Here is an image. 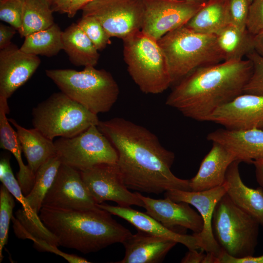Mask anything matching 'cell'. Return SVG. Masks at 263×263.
I'll use <instances>...</instances> for the list:
<instances>
[{
  "mask_svg": "<svg viewBox=\"0 0 263 263\" xmlns=\"http://www.w3.org/2000/svg\"><path fill=\"white\" fill-rule=\"evenodd\" d=\"M97 126L116 149V165L128 188L156 194L171 189L191 191L189 180L171 172L174 153L147 128L120 117L99 121Z\"/></svg>",
  "mask_w": 263,
  "mask_h": 263,
  "instance_id": "6da1fadb",
  "label": "cell"
},
{
  "mask_svg": "<svg viewBox=\"0 0 263 263\" xmlns=\"http://www.w3.org/2000/svg\"><path fill=\"white\" fill-rule=\"evenodd\" d=\"M252 72L247 58L197 68L175 84L166 104L188 118L208 121L217 109L244 93Z\"/></svg>",
  "mask_w": 263,
  "mask_h": 263,
  "instance_id": "7a4b0ae2",
  "label": "cell"
},
{
  "mask_svg": "<svg viewBox=\"0 0 263 263\" xmlns=\"http://www.w3.org/2000/svg\"><path fill=\"white\" fill-rule=\"evenodd\" d=\"M39 212L40 220L55 236L59 246L84 254L122 243L132 234L110 213L98 207L72 209L43 206Z\"/></svg>",
  "mask_w": 263,
  "mask_h": 263,
  "instance_id": "3957f363",
  "label": "cell"
},
{
  "mask_svg": "<svg viewBox=\"0 0 263 263\" xmlns=\"http://www.w3.org/2000/svg\"><path fill=\"white\" fill-rule=\"evenodd\" d=\"M166 57L171 85L194 70L223 61L216 35L183 26L157 40Z\"/></svg>",
  "mask_w": 263,
  "mask_h": 263,
  "instance_id": "277c9868",
  "label": "cell"
},
{
  "mask_svg": "<svg viewBox=\"0 0 263 263\" xmlns=\"http://www.w3.org/2000/svg\"><path fill=\"white\" fill-rule=\"evenodd\" d=\"M45 73L61 92L94 114L108 112L118 99L119 86L104 69L87 66L80 71L48 69Z\"/></svg>",
  "mask_w": 263,
  "mask_h": 263,
  "instance_id": "5b68a950",
  "label": "cell"
},
{
  "mask_svg": "<svg viewBox=\"0 0 263 263\" xmlns=\"http://www.w3.org/2000/svg\"><path fill=\"white\" fill-rule=\"evenodd\" d=\"M122 40L128 71L140 90L147 94L166 90L171 81L166 57L158 41L141 30Z\"/></svg>",
  "mask_w": 263,
  "mask_h": 263,
  "instance_id": "8992f818",
  "label": "cell"
},
{
  "mask_svg": "<svg viewBox=\"0 0 263 263\" xmlns=\"http://www.w3.org/2000/svg\"><path fill=\"white\" fill-rule=\"evenodd\" d=\"M32 114L34 128L52 140L58 136L73 137L99 122L97 114L62 92L38 104Z\"/></svg>",
  "mask_w": 263,
  "mask_h": 263,
  "instance_id": "52a82bcc",
  "label": "cell"
},
{
  "mask_svg": "<svg viewBox=\"0 0 263 263\" xmlns=\"http://www.w3.org/2000/svg\"><path fill=\"white\" fill-rule=\"evenodd\" d=\"M260 224L236 206L225 193L216 204L212 220L214 238L222 249L237 258L253 256Z\"/></svg>",
  "mask_w": 263,
  "mask_h": 263,
  "instance_id": "ba28073f",
  "label": "cell"
},
{
  "mask_svg": "<svg viewBox=\"0 0 263 263\" xmlns=\"http://www.w3.org/2000/svg\"><path fill=\"white\" fill-rule=\"evenodd\" d=\"M56 155L61 163L79 171L102 164H116L117 151L97 125L71 138L54 142Z\"/></svg>",
  "mask_w": 263,
  "mask_h": 263,
  "instance_id": "9c48e42d",
  "label": "cell"
},
{
  "mask_svg": "<svg viewBox=\"0 0 263 263\" xmlns=\"http://www.w3.org/2000/svg\"><path fill=\"white\" fill-rule=\"evenodd\" d=\"M61 164L59 159L55 155L48 159L37 171L34 186L25 196L27 212L25 213L19 209L15 212V217H12L14 231L19 238L46 240L51 236L50 231L42 222L38 213Z\"/></svg>",
  "mask_w": 263,
  "mask_h": 263,
  "instance_id": "30bf717a",
  "label": "cell"
},
{
  "mask_svg": "<svg viewBox=\"0 0 263 263\" xmlns=\"http://www.w3.org/2000/svg\"><path fill=\"white\" fill-rule=\"evenodd\" d=\"M81 10L82 16L98 20L111 38L122 39L141 29L142 0H93Z\"/></svg>",
  "mask_w": 263,
  "mask_h": 263,
  "instance_id": "8fae6325",
  "label": "cell"
},
{
  "mask_svg": "<svg viewBox=\"0 0 263 263\" xmlns=\"http://www.w3.org/2000/svg\"><path fill=\"white\" fill-rule=\"evenodd\" d=\"M206 2L186 0H142L141 31L158 40L166 34L185 26Z\"/></svg>",
  "mask_w": 263,
  "mask_h": 263,
  "instance_id": "7c38bea8",
  "label": "cell"
},
{
  "mask_svg": "<svg viewBox=\"0 0 263 263\" xmlns=\"http://www.w3.org/2000/svg\"><path fill=\"white\" fill-rule=\"evenodd\" d=\"M79 171L97 204L112 201L120 207L135 205L144 207V203L136 192L129 190L116 164H102Z\"/></svg>",
  "mask_w": 263,
  "mask_h": 263,
  "instance_id": "4fadbf2b",
  "label": "cell"
},
{
  "mask_svg": "<svg viewBox=\"0 0 263 263\" xmlns=\"http://www.w3.org/2000/svg\"><path fill=\"white\" fill-rule=\"evenodd\" d=\"M227 183L201 191L171 189L165 192V197L176 202H183L196 208L203 221L201 232L193 234L198 238L200 249L213 254L217 259L223 250L217 243L212 232V220L215 206L226 193Z\"/></svg>",
  "mask_w": 263,
  "mask_h": 263,
  "instance_id": "5bb4252c",
  "label": "cell"
},
{
  "mask_svg": "<svg viewBox=\"0 0 263 263\" xmlns=\"http://www.w3.org/2000/svg\"><path fill=\"white\" fill-rule=\"evenodd\" d=\"M43 206L72 209L97 207L79 170L61 163Z\"/></svg>",
  "mask_w": 263,
  "mask_h": 263,
  "instance_id": "9a60e30c",
  "label": "cell"
},
{
  "mask_svg": "<svg viewBox=\"0 0 263 263\" xmlns=\"http://www.w3.org/2000/svg\"><path fill=\"white\" fill-rule=\"evenodd\" d=\"M208 121L229 130H263V96L243 93L217 109Z\"/></svg>",
  "mask_w": 263,
  "mask_h": 263,
  "instance_id": "2e32d148",
  "label": "cell"
},
{
  "mask_svg": "<svg viewBox=\"0 0 263 263\" xmlns=\"http://www.w3.org/2000/svg\"><path fill=\"white\" fill-rule=\"evenodd\" d=\"M41 62L38 56L11 43L0 50V97L8 99L32 76Z\"/></svg>",
  "mask_w": 263,
  "mask_h": 263,
  "instance_id": "e0dca14e",
  "label": "cell"
},
{
  "mask_svg": "<svg viewBox=\"0 0 263 263\" xmlns=\"http://www.w3.org/2000/svg\"><path fill=\"white\" fill-rule=\"evenodd\" d=\"M135 192L144 203L146 213L168 228L175 231V228L179 227L188 229L194 233H199L202 230L203 219L189 204L174 202L167 197L164 199H153Z\"/></svg>",
  "mask_w": 263,
  "mask_h": 263,
  "instance_id": "ac0fdd59",
  "label": "cell"
},
{
  "mask_svg": "<svg viewBox=\"0 0 263 263\" xmlns=\"http://www.w3.org/2000/svg\"><path fill=\"white\" fill-rule=\"evenodd\" d=\"M207 139L223 145L241 162L252 164L263 158V130L219 129L210 132Z\"/></svg>",
  "mask_w": 263,
  "mask_h": 263,
  "instance_id": "d6986e66",
  "label": "cell"
},
{
  "mask_svg": "<svg viewBox=\"0 0 263 263\" xmlns=\"http://www.w3.org/2000/svg\"><path fill=\"white\" fill-rule=\"evenodd\" d=\"M97 206L111 214L125 220L137 230L172 240L183 244L188 249H200L198 239L194 234L189 235L171 230L146 212L139 211L130 207L114 206L105 204H97Z\"/></svg>",
  "mask_w": 263,
  "mask_h": 263,
  "instance_id": "ffe728a7",
  "label": "cell"
},
{
  "mask_svg": "<svg viewBox=\"0 0 263 263\" xmlns=\"http://www.w3.org/2000/svg\"><path fill=\"white\" fill-rule=\"evenodd\" d=\"M177 243L138 230L122 243L125 249L124 258L116 263H158Z\"/></svg>",
  "mask_w": 263,
  "mask_h": 263,
  "instance_id": "44dd1931",
  "label": "cell"
},
{
  "mask_svg": "<svg viewBox=\"0 0 263 263\" xmlns=\"http://www.w3.org/2000/svg\"><path fill=\"white\" fill-rule=\"evenodd\" d=\"M212 148L203 159L196 174L189 180L191 191H201L222 185L235 156L221 144L212 142Z\"/></svg>",
  "mask_w": 263,
  "mask_h": 263,
  "instance_id": "7402d4cb",
  "label": "cell"
},
{
  "mask_svg": "<svg viewBox=\"0 0 263 263\" xmlns=\"http://www.w3.org/2000/svg\"><path fill=\"white\" fill-rule=\"evenodd\" d=\"M240 163L235 160L226 171V194L236 206L253 217L263 228V188L261 186L250 188L244 183L239 172Z\"/></svg>",
  "mask_w": 263,
  "mask_h": 263,
  "instance_id": "603a6c76",
  "label": "cell"
},
{
  "mask_svg": "<svg viewBox=\"0 0 263 263\" xmlns=\"http://www.w3.org/2000/svg\"><path fill=\"white\" fill-rule=\"evenodd\" d=\"M10 112L7 99L0 97V146L7 150L15 156L19 167L17 180L24 195L32 189L36 174L28 165H25L21 157L22 148L16 131L12 128L6 114Z\"/></svg>",
  "mask_w": 263,
  "mask_h": 263,
  "instance_id": "cb8c5ba5",
  "label": "cell"
},
{
  "mask_svg": "<svg viewBox=\"0 0 263 263\" xmlns=\"http://www.w3.org/2000/svg\"><path fill=\"white\" fill-rule=\"evenodd\" d=\"M15 127L22 152L27 159L28 166L35 174L48 159L56 155V149L53 140L45 136L38 130L26 129L14 119H8Z\"/></svg>",
  "mask_w": 263,
  "mask_h": 263,
  "instance_id": "d4e9b609",
  "label": "cell"
},
{
  "mask_svg": "<svg viewBox=\"0 0 263 263\" xmlns=\"http://www.w3.org/2000/svg\"><path fill=\"white\" fill-rule=\"evenodd\" d=\"M63 50L71 62L76 66H95L98 50L77 23H73L62 32Z\"/></svg>",
  "mask_w": 263,
  "mask_h": 263,
  "instance_id": "484cf974",
  "label": "cell"
},
{
  "mask_svg": "<svg viewBox=\"0 0 263 263\" xmlns=\"http://www.w3.org/2000/svg\"><path fill=\"white\" fill-rule=\"evenodd\" d=\"M230 23L228 0H208L185 26L197 32L217 35Z\"/></svg>",
  "mask_w": 263,
  "mask_h": 263,
  "instance_id": "4316f807",
  "label": "cell"
},
{
  "mask_svg": "<svg viewBox=\"0 0 263 263\" xmlns=\"http://www.w3.org/2000/svg\"><path fill=\"white\" fill-rule=\"evenodd\" d=\"M216 35L223 61L242 60L254 50L253 36L247 30L242 31L230 23Z\"/></svg>",
  "mask_w": 263,
  "mask_h": 263,
  "instance_id": "83f0119b",
  "label": "cell"
},
{
  "mask_svg": "<svg viewBox=\"0 0 263 263\" xmlns=\"http://www.w3.org/2000/svg\"><path fill=\"white\" fill-rule=\"evenodd\" d=\"M62 32L54 23L48 28L26 36L20 49L35 56H53L63 50Z\"/></svg>",
  "mask_w": 263,
  "mask_h": 263,
  "instance_id": "f1b7e54d",
  "label": "cell"
},
{
  "mask_svg": "<svg viewBox=\"0 0 263 263\" xmlns=\"http://www.w3.org/2000/svg\"><path fill=\"white\" fill-rule=\"evenodd\" d=\"M51 6L42 0H24L21 25L18 31L20 37L48 28L54 23Z\"/></svg>",
  "mask_w": 263,
  "mask_h": 263,
  "instance_id": "f546056e",
  "label": "cell"
},
{
  "mask_svg": "<svg viewBox=\"0 0 263 263\" xmlns=\"http://www.w3.org/2000/svg\"><path fill=\"white\" fill-rule=\"evenodd\" d=\"M13 196L2 184L0 188V262L2 261V250L7 244L10 220L15 204Z\"/></svg>",
  "mask_w": 263,
  "mask_h": 263,
  "instance_id": "4dcf8cb0",
  "label": "cell"
},
{
  "mask_svg": "<svg viewBox=\"0 0 263 263\" xmlns=\"http://www.w3.org/2000/svg\"><path fill=\"white\" fill-rule=\"evenodd\" d=\"M77 23L98 51L111 44L110 36L95 18L82 16Z\"/></svg>",
  "mask_w": 263,
  "mask_h": 263,
  "instance_id": "1f68e13d",
  "label": "cell"
},
{
  "mask_svg": "<svg viewBox=\"0 0 263 263\" xmlns=\"http://www.w3.org/2000/svg\"><path fill=\"white\" fill-rule=\"evenodd\" d=\"M246 57L253 64V72L244 87V93L263 96V57L254 50L249 53Z\"/></svg>",
  "mask_w": 263,
  "mask_h": 263,
  "instance_id": "d6a6232c",
  "label": "cell"
},
{
  "mask_svg": "<svg viewBox=\"0 0 263 263\" xmlns=\"http://www.w3.org/2000/svg\"><path fill=\"white\" fill-rule=\"evenodd\" d=\"M24 0H0V19L14 27L20 28Z\"/></svg>",
  "mask_w": 263,
  "mask_h": 263,
  "instance_id": "836d02e7",
  "label": "cell"
},
{
  "mask_svg": "<svg viewBox=\"0 0 263 263\" xmlns=\"http://www.w3.org/2000/svg\"><path fill=\"white\" fill-rule=\"evenodd\" d=\"M249 0H228L230 24L242 31L246 29V23L250 5Z\"/></svg>",
  "mask_w": 263,
  "mask_h": 263,
  "instance_id": "e575fe53",
  "label": "cell"
},
{
  "mask_svg": "<svg viewBox=\"0 0 263 263\" xmlns=\"http://www.w3.org/2000/svg\"><path fill=\"white\" fill-rule=\"evenodd\" d=\"M246 29L253 36L263 31V0H253L250 4Z\"/></svg>",
  "mask_w": 263,
  "mask_h": 263,
  "instance_id": "d590c367",
  "label": "cell"
},
{
  "mask_svg": "<svg viewBox=\"0 0 263 263\" xmlns=\"http://www.w3.org/2000/svg\"><path fill=\"white\" fill-rule=\"evenodd\" d=\"M93 0H52L51 8L53 12L66 14L73 18L79 10Z\"/></svg>",
  "mask_w": 263,
  "mask_h": 263,
  "instance_id": "8d00e7d4",
  "label": "cell"
},
{
  "mask_svg": "<svg viewBox=\"0 0 263 263\" xmlns=\"http://www.w3.org/2000/svg\"><path fill=\"white\" fill-rule=\"evenodd\" d=\"M217 263H263V255L260 256H247L237 258L223 251L217 259Z\"/></svg>",
  "mask_w": 263,
  "mask_h": 263,
  "instance_id": "74e56055",
  "label": "cell"
},
{
  "mask_svg": "<svg viewBox=\"0 0 263 263\" xmlns=\"http://www.w3.org/2000/svg\"><path fill=\"white\" fill-rule=\"evenodd\" d=\"M17 31L14 27L0 24V50H1L11 43V40Z\"/></svg>",
  "mask_w": 263,
  "mask_h": 263,
  "instance_id": "f35d334b",
  "label": "cell"
},
{
  "mask_svg": "<svg viewBox=\"0 0 263 263\" xmlns=\"http://www.w3.org/2000/svg\"><path fill=\"white\" fill-rule=\"evenodd\" d=\"M204 250L199 252L197 249H188L181 261L182 263H203L206 254Z\"/></svg>",
  "mask_w": 263,
  "mask_h": 263,
  "instance_id": "ab89813d",
  "label": "cell"
},
{
  "mask_svg": "<svg viewBox=\"0 0 263 263\" xmlns=\"http://www.w3.org/2000/svg\"><path fill=\"white\" fill-rule=\"evenodd\" d=\"M252 164L255 169L256 180L260 186L263 188V158L256 160Z\"/></svg>",
  "mask_w": 263,
  "mask_h": 263,
  "instance_id": "60d3db41",
  "label": "cell"
},
{
  "mask_svg": "<svg viewBox=\"0 0 263 263\" xmlns=\"http://www.w3.org/2000/svg\"><path fill=\"white\" fill-rule=\"evenodd\" d=\"M254 50L263 57V31L253 36Z\"/></svg>",
  "mask_w": 263,
  "mask_h": 263,
  "instance_id": "b9f144b4",
  "label": "cell"
},
{
  "mask_svg": "<svg viewBox=\"0 0 263 263\" xmlns=\"http://www.w3.org/2000/svg\"><path fill=\"white\" fill-rule=\"evenodd\" d=\"M190 1L198 2V3H204L207 2L208 0H186Z\"/></svg>",
  "mask_w": 263,
  "mask_h": 263,
  "instance_id": "7bdbcfd3",
  "label": "cell"
},
{
  "mask_svg": "<svg viewBox=\"0 0 263 263\" xmlns=\"http://www.w3.org/2000/svg\"><path fill=\"white\" fill-rule=\"evenodd\" d=\"M42 0L44 1V2L49 4L51 6L52 0Z\"/></svg>",
  "mask_w": 263,
  "mask_h": 263,
  "instance_id": "ee69618b",
  "label": "cell"
},
{
  "mask_svg": "<svg viewBox=\"0 0 263 263\" xmlns=\"http://www.w3.org/2000/svg\"><path fill=\"white\" fill-rule=\"evenodd\" d=\"M253 0H249L250 3H251L252 1H253Z\"/></svg>",
  "mask_w": 263,
  "mask_h": 263,
  "instance_id": "f6af8a7d",
  "label": "cell"
}]
</instances>
